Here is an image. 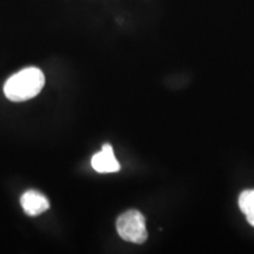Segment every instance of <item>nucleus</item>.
Wrapping results in <instances>:
<instances>
[{"label":"nucleus","mask_w":254,"mask_h":254,"mask_svg":"<svg viewBox=\"0 0 254 254\" xmlns=\"http://www.w3.org/2000/svg\"><path fill=\"white\" fill-rule=\"evenodd\" d=\"M117 231L123 240L133 244H144L148 237L145 217L135 209H129L119 215Z\"/></svg>","instance_id":"2"},{"label":"nucleus","mask_w":254,"mask_h":254,"mask_svg":"<svg viewBox=\"0 0 254 254\" xmlns=\"http://www.w3.org/2000/svg\"><path fill=\"white\" fill-rule=\"evenodd\" d=\"M20 204L24 212L30 217H37L50 208L47 198L37 190H27L20 198Z\"/></svg>","instance_id":"4"},{"label":"nucleus","mask_w":254,"mask_h":254,"mask_svg":"<svg viewBox=\"0 0 254 254\" xmlns=\"http://www.w3.org/2000/svg\"><path fill=\"white\" fill-rule=\"evenodd\" d=\"M45 85V77L37 67H27L7 79L4 85V93L11 101H26L40 93Z\"/></svg>","instance_id":"1"},{"label":"nucleus","mask_w":254,"mask_h":254,"mask_svg":"<svg viewBox=\"0 0 254 254\" xmlns=\"http://www.w3.org/2000/svg\"><path fill=\"white\" fill-rule=\"evenodd\" d=\"M92 167L98 173H114L120 170V164L114 155L113 148L110 144H105L100 152L92 157Z\"/></svg>","instance_id":"3"},{"label":"nucleus","mask_w":254,"mask_h":254,"mask_svg":"<svg viewBox=\"0 0 254 254\" xmlns=\"http://www.w3.org/2000/svg\"><path fill=\"white\" fill-rule=\"evenodd\" d=\"M239 207L254 227V190H246L239 196Z\"/></svg>","instance_id":"5"}]
</instances>
